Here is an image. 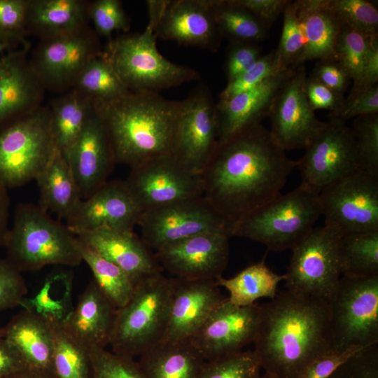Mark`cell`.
<instances>
[{
	"instance_id": "f907efd6",
	"label": "cell",
	"mask_w": 378,
	"mask_h": 378,
	"mask_svg": "<svg viewBox=\"0 0 378 378\" xmlns=\"http://www.w3.org/2000/svg\"><path fill=\"white\" fill-rule=\"evenodd\" d=\"M328 378H378L377 344L356 354Z\"/></svg>"
},
{
	"instance_id": "e7e4bbea",
	"label": "cell",
	"mask_w": 378,
	"mask_h": 378,
	"mask_svg": "<svg viewBox=\"0 0 378 378\" xmlns=\"http://www.w3.org/2000/svg\"><path fill=\"white\" fill-rule=\"evenodd\" d=\"M15 48H15V46H13L10 43L0 41V58L1 57V54L2 52H4L5 51H10V50H12L15 49Z\"/></svg>"
},
{
	"instance_id": "484cf974",
	"label": "cell",
	"mask_w": 378,
	"mask_h": 378,
	"mask_svg": "<svg viewBox=\"0 0 378 378\" xmlns=\"http://www.w3.org/2000/svg\"><path fill=\"white\" fill-rule=\"evenodd\" d=\"M73 232L102 257L121 268L134 286L163 272L155 253L134 232L106 227Z\"/></svg>"
},
{
	"instance_id": "f6af8a7d",
	"label": "cell",
	"mask_w": 378,
	"mask_h": 378,
	"mask_svg": "<svg viewBox=\"0 0 378 378\" xmlns=\"http://www.w3.org/2000/svg\"><path fill=\"white\" fill-rule=\"evenodd\" d=\"M341 22L370 37H378V9L368 0H330Z\"/></svg>"
},
{
	"instance_id": "681fc988",
	"label": "cell",
	"mask_w": 378,
	"mask_h": 378,
	"mask_svg": "<svg viewBox=\"0 0 378 378\" xmlns=\"http://www.w3.org/2000/svg\"><path fill=\"white\" fill-rule=\"evenodd\" d=\"M21 273L5 258L0 259V311L21 306L27 293Z\"/></svg>"
},
{
	"instance_id": "74e56055",
	"label": "cell",
	"mask_w": 378,
	"mask_h": 378,
	"mask_svg": "<svg viewBox=\"0 0 378 378\" xmlns=\"http://www.w3.org/2000/svg\"><path fill=\"white\" fill-rule=\"evenodd\" d=\"M48 319L53 335L52 368L56 378H92L89 350L64 328L61 320Z\"/></svg>"
},
{
	"instance_id": "db71d44e",
	"label": "cell",
	"mask_w": 378,
	"mask_h": 378,
	"mask_svg": "<svg viewBox=\"0 0 378 378\" xmlns=\"http://www.w3.org/2000/svg\"><path fill=\"white\" fill-rule=\"evenodd\" d=\"M378 114V84L374 85L351 102L344 104L337 111L328 112V120L346 122L358 116Z\"/></svg>"
},
{
	"instance_id": "f35d334b",
	"label": "cell",
	"mask_w": 378,
	"mask_h": 378,
	"mask_svg": "<svg viewBox=\"0 0 378 378\" xmlns=\"http://www.w3.org/2000/svg\"><path fill=\"white\" fill-rule=\"evenodd\" d=\"M77 240L83 262L92 271L93 281L117 309L123 307L134 290L131 279L118 266L102 257L79 238L77 237Z\"/></svg>"
},
{
	"instance_id": "7402d4cb",
	"label": "cell",
	"mask_w": 378,
	"mask_h": 378,
	"mask_svg": "<svg viewBox=\"0 0 378 378\" xmlns=\"http://www.w3.org/2000/svg\"><path fill=\"white\" fill-rule=\"evenodd\" d=\"M173 279L168 320L161 342H189L226 298L216 280Z\"/></svg>"
},
{
	"instance_id": "5bb4252c",
	"label": "cell",
	"mask_w": 378,
	"mask_h": 378,
	"mask_svg": "<svg viewBox=\"0 0 378 378\" xmlns=\"http://www.w3.org/2000/svg\"><path fill=\"white\" fill-rule=\"evenodd\" d=\"M325 225L342 235L378 231V177L358 171L319 193Z\"/></svg>"
},
{
	"instance_id": "603a6c76",
	"label": "cell",
	"mask_w": 378,
	"mask_h": 378,
	"mask_svg": "<svg viewBox=\"0 0 378 378\" xmlns=\"http://www.w3.org/2000/svg\"><path fill=\"white\" fill-rule=\"evenodd\" d=\"M27 43L0 58V130L40 106L46 91L35 74Z\"/></svg>"
},
{
	"instance_id": "836d02e7",
	"label": "cell",
	"mask_w": 378,
	"mask_h": 378,
	"mask_svg": "<svg viewBox=\"0 0 378 378\" xmlns=\"http://www.w3.org/2000/svg\"><path fill=\"white\" fill-rule=\"evenodd\" d=\"M284 279V274H278L272 271L263 258L231 278L220 276L216 282L228 291L227 299L231 303L237 306H248L262 298L273 299L278 293L279 284Z\"/></svg>"
},
{
	"instance_id": "7bdbcfd3",
	"label": "cell",
	"mask_w": 378,
	"mask_h": 378,
	"mask_svg": "<svg viewBox=\"0 0 378 378\" xmlns=\"http://www.w3.org/2000/svg\"><path fill=\"white\" fill-rule=\"evenodd\" d=\"M351 128L356 141L361 170L378 177V114L355 118Z\"/></svg>"
},
{
	"instance_id": "ab89813d",
	"label": "cell",
	"mask_w": 378,
	"mask_h": 378,
	"mask_svg": "<svg viewBox=\"0 0 378 378\" xmlns=\"http://www.w3.org/2000/svg\"><path fill=\"white\" fill-rule=\"evenodd\" d=\"M378 37H370L341 22L335 45V56L350 76L353 84L358 81L371 44Z\"/></svg>"
},
{
	"instance_id": "6f0895ef",
	"label": "cell",
	"mask_w": 378,
	"mask_h": 378,
	"mask_svg": "<svg viewBox=\"0 0 378 378\" xmlns=\"http://www.w3.org/2000/svg\"><path fill=\"white\" fill-rule=\"evenodd\" d=\"M314 78L344 95L351 83V78L337 59L318 60L311 75Z\"/></svg>"
},
{
	"instance_id": "60d3db41",
	"label": "cell",
	"mask_w": 378,
	"mask_h": 378,
	"mask_svg": "<svg viewBox=\"0 0 378 378\" xmlns=\"http://www.w3.org/2000/svg\"><path fill=\"white\" fill-rule=\"evenodd\" d=\"M283 27L279 46L275 50L281 70L296 68L304 52L305 41L298 17L295 1H289L283 12Z\"/></svg>"
},
{
	"instance_id": "11a10c76",
	"label": "cell",
	"mask_w": 378,
	"mask_h": 378,
	"mask_svg": "<svg viewBox=\"0 0 378 378\" xmlns=\"http://www.w3.org/2000/svg\"><path fill=\"white\" fill-rule=\"evenodd\" d=\"M51 286L52 280L47 279L38 293L32 298H24L21 307L48 318L62 320L66 315L64 302L54 298Z\"/></svg>"
},
{
	"instance_id": "83f0119b",
	"label": "cell",
	"mask_w": 378,
	"mask_h": 378,
	"mask_svg": "<svg viewBox=\"0 0 378 378\" xmlns=\"http://www.w3.org/2000/svg\"><path fill=\"white\" fill-rule=\"evenodd\" d=\"M0 336L17 349L27 368L52 372L53 335L48 318L24 309L0 330Z\"/></svg>"
},
{
	"instance_id": "d590c367",
	"label": "cell",
	"mask_w": 378,
	"mask_h": 378,
	"mask_svg": "<svg viewBox=\"0 0 378 378\" xmlns=\"http://www.w3.org/2000/svg\"><path fill=\"white\" fill-rule=\"evenodd\" d=\"M73 88L99 104L117 100L131 91L103 51L85 66Z\"/></svg>"
},
{
	"instance_id": "f5cc1de1",
	"label": "cell",
	"mask_w": 378,
	"mask_h": 378,
	"mask_svg": "<svg viewBox=\"0 0 378 378\" xmlns=\"http://www.w3.org/2000/svg\"><path fill=\"white\" fill-rule=\"evenodd\" d=\"M365 348L351 347L344 350L330 349L312 360L298 378H328L341 365Z\"/></svg>"
},
{
	"instance_id": "8fae6325",
	"label": "cell",
	"mask_w": 378,
	"mask_h": 378,
	"mask_svg": "<svg viewBox=\"0 0 378 378\" xmlns=\"http://www.w3.org/2000/svg\"><path fill=\"white\" fill-rule=\"evenodd\" d=\"M304 149L297 167L301 176L300 185L316 193L336 181L362 171L354 134L344 122L326 121Z\"/></svg>"
},
{
	"instance_id": "30bf717a",
	"label": "cell",
	"mask_w": 378,
	"mask_h": 378,
	"mask_svg": "<svg viewBox=\"0 0 378 378\" xmlns=\"http://www.w3.org/2000/svg\"><path fill=\"white\" fill-rule=\"evenodd\" d=\"M341 236L337 229L324 225L314 227L292 248L284 274L286 290L328 303L342 275L338 255Z\"/></svg>"
},
{
	"instance_id": "ba28073f",
	"label": "cell",
	"mask_w": 378,
	"mask_h": 378,
	"mask_svg": "<svg viewBox=\"0 0 378 378\" xmlns=\"http://www.w3.org/2000/svg\"><path fill=\"white\" fill-rule=\"evenodd\" d=\"M57 150L49 106H41L0 130V182L8 189L35 180Z\"/></svg>"
},
{
	"instance_id": "94428289",
	"label": "cell",
	"mask_w": 378,
	"mask_h": 378,
	"mask_svg": "<svg viewBox=\"0 0 378 378\" xmlns=\"http://www.w3.org/2000/svg\"><path fill=\"white\" fill-rule=\"evenodd\" d=\"M27 368L17 349L0 337V378H5Z\"/></svg>"
},
{
	"instance_id": "e575fe53",
	"label": "cell",
	"mask_w": 378,
	"mask_h": 378,
	"mask_svg": "<svg viewBox=\"0 0 378 378\" xmlns=\"http://www.w3.org/2000/svg\"><path fill=\"white\" fill-rule=\"evenodd\" d=\"M222 38L231 43L257 44L267 36L266 28L251 12L234 0H208Z\"/></svg>"
},
{
	"instance_id": "7a4b0ae2",
	"label": "cell",
	"mask_w": 378,
	"mask_h": 378,
	"mask_svg": "<svg viewBox=\"0 0 378 378\" xmlns=\"http://www.w3.org/2000/svg\"><path fill=\"white\" fill-rule=\"evenodd\" d=\"M260 306L253 351L271 378H298L312 360L333 349L327 302L284 290Z\"/></svg>"
},
{
	"instance_id": "816d5d0a",
	"label": "cell",
	"mask_w": 378,
	"mask_h": 378,
	"mask_svg": "<svg viewBox=\"0 0 378 378\" xmlns=\"http://www.w3.org/2000/svg\"><path fill=\"white\" fill-rule=\"evenodd\" d=\"M257 44L232 42L228 48L224 69L229 82L249 69L262 56Z\"/></svg>"
},
{
	"instance_id": "003e7915",
	"label": "cell",
	"mask_w": 378,
	"mask_h": 378,
	"mask_svg": "<svg viewBox=\"0 0 378 378\" xmlns=\"http://www.w3.org/2000/svg\"><path fill=\"white\" fill-rule=\"evenodd\" d=\"M1 337V336H0Z\"/></svg>"
},
{
	"instance_id": "4316f807",
	"label": "cell",
	"mask_w": 378,
	"mask_h": 378,
	"mask_svg": "<svg viewBox=\"0 0 378 378\" xmlns=\"http://www.w3.org/2000/svg\"><path fill=\"white\" fill-rule=\"evenodd\" d=\"M117 308L94 281L79 296L74 309L61 320L64 328L88 350L109 345Z\"/></svg>"
},
{
	"instance_id": "b9f144b4",
	"label": "cell",
	"mask_w": 378,
	"mask_h": 378,
	"mask_svg": "<svg viewBox=\"0 0 378 378\" xmlns=\"http://www.w3.org/2000/svg\"><path fill=\"white\" fill-rule=\"evenodd\" d=\"M261 367L253 351L206 361L199 378H258Z\"/></svg>"
},
{
	"instance_id": "03108f58",
	"label": "cell",
	"mask_w": 378,
	"mask_h": 378,
	"mask_svg": "<svg viewBox=\"0 0 378 378\" xmlns=\"http://www.w3.org/2000/svg\"><path fill=\"white\" fill-rule=\"evenodd\" d=\"M258 378H271V377L268 376L267 374L264 373L263 375H260Z\"/></svg>"
},
{
	"instance_id": "9f6ffc18",
	"label": "cell",
	"mask_w": 378,
	"mask_h": 378,
	"mask_svg": "<svg viewBox=\"0 0 378 378\" xmlns=\"http://www.w3.org/2000/svg\"><path fill=\"white\" fill-rule=\"evenodd\" d=\"M304 90L309 106L314 111L318 109L335 111L340 108L345 102L344 95L324 85L311 75L306 78Z\"/></svg>"
},
{
	"instance_id": "4dcf8cb0",
	"label": "cell",
	"mask_w": 378,
	"mask_h": 378,
	"mask_svg": "<svg viewBox=\"0 0 378 378\" xmlns=\"http://www.w3.org/2000/svg\"><path fill=\"white\" fill-rule=\"evenodd\" d=\"M145 378H199L206 360L189 342H160L140 355Z\"/></svg>"
},
{
	"instance_id": "be15d7a7",
	"label": "cell",
	"mask_w": 378,
	"mask_h": 378,
	"mask_svg": "<svg viewBox=\"0 0 378 378\" xmlns=\"http://www.w3.org/2000/svg\"><path fill=\"white\" fill-rule=\"evenodd\" d=\"M5 378H56L52 372L27 368Z\"/></svg>"
},
{
	"instance_id": "d6a6232c",
	"label": "cell",
	"mask_w": 378,
	"mask_h": 378,
	"mask_svg": "<svg viewBox=\"0 0 378 378\" xmlns=\"http://www.w3.org/2000/svg\"><path fill=\"white\" fill-rule=\"evenodd\" d=\"M49 108L56 148L66 158L92 111L94 102L72 88L52 100Z\"/></svg>"
},
{
	"instance_id": "5b68a950",
	"label": "cell",
	"mask_w": 378,
	"mask_h": 378,
	"mask_svg": "<svg viewBox=\"0 0 378 378\" xmlns=\"http://www.w3.org/2000/svg\"><path fill=\"white\" fill-rule=\"evenodd\" d=\"M321 216L318 194L300 185L237 223L231 237L261 243L271 251L291 250L311 232Z\"/></svg>"
},
{
	"instance_id": "d4e9b609",
	"label": "cell",
	"mask_w": 378,
	"mask_h": 378,
	"mask_svg": "<svg viewBox=\"0 0 378 378\" xmlns=\"http://www.w3.org/2000/svg\"><path fill=\"white\" fill-rule=\"evenodd\" d=\"M295 69L279 71L252 89L218 100L216 104L218 142L261 124L269 116L279 90Z\"/></svg>"
},
{
	"instance_id": "8d00e7d4",
	"label": "cell",
	"mask_w": 378,
	"mask_h": 378,
	"mask_svg": "<svg viewBox=\"0 0 378 378\" xmlns=\"http://www.w3.org/2000/svg\"><path fill=\"white\" fill-rule=\"evenodd\" d=\"M338 255L342 276L368 277L378 275V231L342 235Z\"/></svg>"
},
{
	"instance_id": "ffe728a7",
	"label": "cell",
	"mask_w": 378,
	"mask_h": 378,
	"mask_svg": "<svg viewBox=\"0 0 378 378\" xmlns=\"http://www.w3.org/2000/svg\"><path fill=\"white\" fill-rule=\"evenodd\" d=\"M142 213L125 180H111L82 200L66 221L72 232L106 227L134 232Z\"/></svg>"
},
{
	"instance_id": "f546056e",
	"label": "cell",
	"mask_w": 378,
	"mask_h": 378,
	"mask_svg": "<svg viewBox=\"0 0 378 378\" xmlns=\"http://www.w3.org/2000/svg\"><path fill=\"white\" fill-rule=\"evenodd\" d=\"M89 3L84 0H29L28 34L42 41L88 25Z\"/></svg>"
},
{
	"instance_id": "d6986e66",
	"label": "cell",
	"mask_w": 378,
	"mask_h": 378,
	"mask_svg": "<svg viewBox=\"0 0 378 378\" xmlns=\"http://www.w3.org/2000/svg\"><path fill=\"white\" fill-rule=\"evenodd\" d=\"M304 64L298 66L279 90L269 114L270 132L284 150L305 148L326 121L317 118L304 90Z\"/></svg>"
},
{
	"instance_id": "680465c9",
	"label": "cell",
	"mask_w": 378,
	"mask_h": 378,
	"mask_svg": "<svg viewBox=\"0 0 378 378\" xmlns=\"http://www.w3.org/2000/svg\"><path fill=\"white\" fill-rule=\"evenodd\" d=\"M378 83V38L371 44L365 65L358 81L345 97L344 104L349 103L359 97Z\"/></svg>"
},
{
	"instance_id": "1f68e13d",
	"label": "cell",
	"mask_w": 378,
	"mask_h": 378,
	"mask_svg": "<svg viewBox=\"0 0 378 378\" xmlns=\"http://www.w3.org/2000/svg\"><path fill=\"white\" fill-rule=\"evenodd\" d=\"M35 180L40 192L38 206L66 220L82 198L68 162L58 150Z\"/></svg>"
},
{
	"instance_id": "277c9868",
	"label": "cell",
	"mask_w": 378,
	"mask_h": 378,
	"mask_svg": "<svg viewBox=\"0 0 378 378\" xmlns=\"http://www.w3.org/2000/svg\"><path fill=\"white\" fill-rule=\"evenodd\" d=\"M4 247L5 259L20 272L50 265L76 267L83 262L72 230L31 203L17 206Z\"/></svg>"
},
{
	"instance_id": "9c48e42d",
	"label": "cell",
	"mask_w": 378,
	"mask_h": 378,
	"mask_svg": "<svg viewBox=\"0 0 378 378\" xmlns=\"http://www.w3.org/2000/svg\"><path fill=\"white\" fill-rule=\"evenodd\" d=\"M328 304L334 349L378 344V275L341 276Z\"/></svg>"
},
{
	"instance_id": "4fadbf2b",
	"label": "cell",
	"mask_w": 378,
	"mask_h": 378,
	"mask_svg": "<svg viewBox=\"0 0 378 378\" xmlns=\"http://www.w3.org/2000/svg\"><path fill=\"white\" fill-rule=\"evenodd\" d=\"M102 52L98 35L86 25L40 41L29 60L45 90L62 94L74 88L83 69Z\"/></svg>"
},
{
	"instance_id": "91938a15",
	"label": "cell",
	"mask_w": 378,
	"mask_h": 378,
	"mask_svg": "<svg viewBox=\"0 0 378 378\" xmlns=\"http://www.w3.org/2000/svg\"><path fill=\"white\" fill-rule=\"evenodd\" d=\"M251 12L266 28L283 13L289 0H234Z\"/></svg>"
},
{
	"instance_id": "2e32d148",
	"label": "cell",
	"mask_w": 378,
	"mask_h": 378,
	"mask_svg": "<svg viewBox=\"0 0 378 378\" xmlns=\"http://www.w3.org/2000/svg\"><path fill=\"white\" fill-rule=\"evenodd\" d=\"M125 181L143 211L203 195L201 175L171 154L132 168Z\"/></svg>"
},
{
	"instance_id": "c3c4849f",
	"label": "cell",
	"mask_w": 378,
	"mask_h": 378,
	"mask_svg": "<svg viewBox=\"0 0 378 378\" xmlns=\"http://www.w3.org/2000/svg\"><path fill=\"white\" fill-rule=\"evenodd\" d=\"M293 69V68H292ZM279 69L275 50L262 55L249 69L227 82L219 94V100L227 99L237 94L252 89Z\"/></svg>"
},
{
	"instance_id": "7c38bea8",
	"label": "cell",
	"mask_w": 378,
	"mask_h": 378,
	"mask_svg": "<svg viewBox=\"0 0 378 378\" xmlns=\"http://www.w3.org/2000/svg\"><path fill=\"white\" fill-rule=\"evenodd\" d=\"M216 104L209 89L202 83L180 104L170 154L198 175L218 143Z\"/></svg>"
},
{
	"instance_id": "44dd1931",
	"label": "cell",
	"mask_w": 378,
	"mask_h": 378,
	"mask_svg": "<svg viewBox=\"0 0 378 378\" xmlns=\"http://www.w3.org/2000/svg\"><path fill=\"white\" fill-rule=\"evenodd\" d=\"M65 158L82 200L108 181L116 162L106 126L94 104Z\"/></svg>"
},
{
	"instance_id": "8992f818",
	"label": "cell",
	"mask_w": 378,
	"mask_h": 378,
	"mask_svg": "<svg viewBox=\"0 0 378 378\" xmlns=\"http://www.w3.org/2000/svg\"><path fill=\"white\" fill-rule=\"evenodd\" d=\"M173 277L162 273L135 286L129 301L115 312L109 345L134 358L160 342L167 327Z\"/></svg>"
},
{
	"instance_id": "bcb514c9",
	"label": "cell",
	"mask_w": 378,
	"mask_h": 378,
	"mask_svg": "<svg viewBox=\"0 0 378 378\" xmlns=\"http://www.w3.org/2000/svg\"><path fill=\"white\" fill-rule=\"evenodd\" d=\"M29 0H0V41L15 48L27 44Z\"/></svg>"
},
{
	"instance_id": "3957f363",
	"label": "cell",
	"mask_w": 378,
	"mask_h": 378,
	"mask_svg": "<svg viewBox=\"0 0 378 378\" xmlns=\"http://www.w3.org/2000/svg\"><path fill=\"white\" fill-rule=\"evenodd\" d=\"M180 104L148 91L94 103L106 126L115 162L132 169L170 154Z\"/></svg>"
},
{
	"instance_id": "cb8c5ba5",
	"label": "cell",
	"mask_w": 378,
	"mask_h": 378,
	"mask_svg": "<svg viewBox=\"0 0 378 378\" xmlns=\"http://www.w3.org/2000/svg\"><path fill=\"white\" fill-rule=\"evenodd\" d=\"M155 34L162 40L214 52L222 40L208 0H167Z\"/></svg>"
},
{
	"instance_id": "6da1fadb",
	"label": "cell",
	"mask_w": 378,
	"mask_h": 378,
	"mask_svg": "<svg viewBox=\"0 0 378 378\" xmlns=\"http://www.w3.org/2000/svg\"><path fill=\"white\" fill-rule=\"evenodd\" d=\"M298 160L262 124L218 142L201 174L203 197L230 229L278 195Z\"/></svg>"
},
{
	"instance_id": "ee69618b",
	"label": "cell",
	"mask_w": 378,
	"mask_h": 378,
	"mask_svg": "<svg viewBox=\"0 0 378 378\" xmlns=\"http://www.w3.org/2000/svg\"><path fill=\"white\" fill-rule=\"evenodd\" d=\"M92 378H145L134 358L107 350L89 349Z\"/></svg>"
},
{
	"instance_id": "6125c7cd",
	"label": "cell",
	"mask_w": 378,
	"mask_h": 378,
	"mask_svg": "<svg viewBox=\"0 0 378 378\" xmlns=\"http://www.w3.org/2000/svg\"><path fill=\"white\" fill-rule=\"evenodd\" d=\"M10 198L6 188L0 182V247L4 246L8 230Z\"/></svg>"
},
{
	"instance_id": "ac0fdd59",
	"label": "cell",
	"mask_w": 378,
	"mask_h": 378,
	"mask_svg": "<svg viewBox=\"0 0 378 378\" xmlns=\"http://www.w3.org/2000/svg\"><path fill=\"white\" fill-rule=\"evenodd\" d=\"M230 237L225 232H205L165 246L155 255L172 277L216 280L227 265Z\"/></svg>"
},
{
	"instance_id": "f1b7e54d",
	"label": "cell",
	"mask_w": 378,
	"mask_h": 378,
	"mask_svg": "<svg viewBox=\"0 0 378 378\" xmlns=\"http://www.w3.org/2000/svg\"><path fill=\"white\" fill-rule=\"evenodd\" d=\"M295 1L305 41L298 66L314 59H336L335 50L341 21L330 0Z\"/></svg>"
},
{
	"instance_id": "e0dca14e",
	"label": "cell",
	"mask_w": 378,
	"mask_h": 378,
	"mask_svg": "<svg viewBox=\"0 0 378 378\" xmlns=\"http://www.w3.org/2000/svg\"><path fill=\"white\" fill-rule=\"evenodd\" d=\"M260 316V305L237 306L226 298L190 342L206 361L238 353L254 342Z\"/></svg>"
},
{
	"instance_id": "9a60e30c",
	"label": "cell",
	"mask_w": 378,
	"mask_h": 378,
	"mask_svg": "<svg viewBox=\"0 0 378 378\" xmlns=\"http://www.w3.org/2000/svg\"><path fill=\"white\" fill-rule=\"evenodd\" d=\"M138 226L142 241L155 251L205 232L231 237L228 225L203 195L144 211Z\"/></svg>"
},
{
	"instance_id": "7dc6e473",
	"label": "cell",
	"mask_w": 378,
	"mask_h": 378,
	"mask_svg": "<svg viewBox=\"0 0 378 378\" xmlns=\"http://www.w3.org/2000/svg\"><path fill=\"white\" fill-rule=\"evenodd\" d=\"M88 16L97 35L111 39L115 31H127L130 20L119 0H96L90 1Z\"/></svg>"
},
{
	"instance_id": "52a82bcc",
	"label": "cell",
	"mask_w": 378,
	"mask_h": 378,
	"mask_svg": "<svg viewBox=\"0 0 378 378\" xmlns=\"http://www.w3.org/2000/svg\"><path fill=\"white\" fill-rule=\"evenodd\" d=\"M155 29L148 24L139 34L110 39L104 55L131 91L160 90L200 79L190 67L168 60L158 51Z\"/></svg>"
}]
</instances>
